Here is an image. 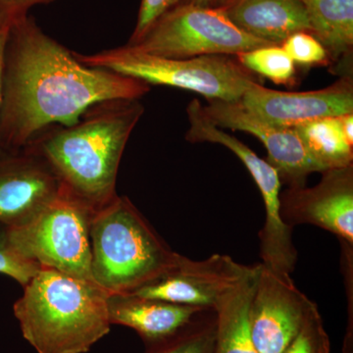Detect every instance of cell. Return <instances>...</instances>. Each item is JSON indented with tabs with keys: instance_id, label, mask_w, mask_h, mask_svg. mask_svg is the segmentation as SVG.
I'll return each instance as SVG.
<instances>
[{
	"instance_id": "obj_1",
	"label": "cell",
	"mask_w": 353,
	"mask_h": 353,
	"mask_svg": "<svg viewBox=\"0 0 353 353\" xmlns=\"http://www.w3.org/2000/svg\"><path fill=\"white\" fill-rule=\"evenodd\" d=\"M150 90L143 81L85 66L31 16H17L4 50L0 148L23 150L46 128L75 124L95 103L141 99Z\"/></svg>"
},
{
	"instance_id": "obj_2",
	"label": "cell",
	"mask_w": 353,
	"mask_h": 353,
	"mask_svg": "<svg viewBox=\"0 0 353 353\" xmlns=\"http://www.w3.org/2000/svg\"><path fill=\"white\" fill-rule=\"evenodd\" d=\"M143 113L139 99L99 102L75 124L46 128L24 148L46 162L63 189L97 211L118 196L121 159Z\"/></svg>"
},
{
	"instance_id": "obj_3",
	"label": "cell",
	"mask_w": 353,
	"mask_h": 353,
	"mask_svg": "<svg viewBox=\"0 0 353 353\" xmlns=\"http://www.w3.org/2000/svg\"><path fill=\"white\" fill-rule=\"evenodd\" d=\"M23 289L14 315L38 353H87L110 332L109 294L95 283L41 268Z\"/></svg>"
},
{
	"instance_id": "obj_4",
	"label": "cell",
	"mask_w": 353,
	"mask_h": 353,
	"mask_svg": "<svg viewBox=\"0 0 353 353\" xmlns=\"http://www.w3.org/2000/svg\"><path fill=\"white\" fill-rule=\"evenodd\" d=\"M90 234L92 279L109 294H132L180 259L127 196H116L94 213Z\"/></svg>"
},
{
	"instance_id": "obj_5",
	"label": "cell",
	"mask_w": 353,
	"mask_h": 353,
	"mask_svg": "<svg viewBox=\"0 0 353 353\" xmlns=\"http://www.w3.org/2000/svg\"><path fill=\"white\" fill-rule=\"evenodd\" d=\"M88 67L108 70L148 85L182 88L208 101H240L256 79L232 55H206L185 59L155 57L132 46L94 53L74 52Z\"/></svg>"
},
{
	"instance_id": "obj_6",
	"label": "cell",
	"mask_w": 353,
	"mask_h": 353,
	"mask_svg": "<svg viewBox=\"0 0 353 353\" xmlns=\"http://www.w3.org/2000/svg\"><path fill=\"white\" fill-rule=\"evenodd\" d=\"M95 212L61 187L31 219L6 228L9 241L21 256L41 268L94 283L90 234Z\"/></svg>"
},
{
	"instance_id": "obj_7",
	"label": "cell",
	"mask_w": 353,
	"mask_h": 353,
	"mask_svg": "<svg viewBox=\"0 0 353 353\" xmlns=\"http://www.w3.org/2000/svg\"><path fill=\"white\" fill-rule=\"evenodd\" d=\"M128 46L155 57L185 59L206 55L236 57L274 44L241 31L223 8L180 3L162 15L138 43Z\"/></svg>"
},
{
	"instance_id": "obj_8",
	"label": "cell",
	"mask_w": 353,
	"mask_h": 353,
	"mask_svg": "<svg viewBox=\"0 0 353 353\" xmlns=\"http://www.w3.org/2000/svg\"><path fill=\"white\" fill-rule=\"evenodd\" d=\"M190 128L185 139L190 143H217L236 155L259 188L265 206V222L259 233L262 265L272 270L292 274L297 252L292 230L281 215V182L277 170L233 134L216 126L204 113L202 104L194 99L187 108Z\"/></svg>"
},
{
	"instance_id": "obj_9",
	"label": "cell",
	"mask_w": 353,
	"mask_h": 353,
	"mask_svg": "<svg viewBox=\"0 0 353 353\" xmlns=\"http://www.w3.org/2000/svg\"><path fill=\"white\" fill-rule=\"evenodd\" d=\"M297 289L290 274L259 264L250 306V325L259 353H284L317 308Z\"/></svg>"
},
{
	"instance_id": "obj_10",
	"label": "cell",
	"mask_w": 353,
	"mask_h": 353,
	"mask_svg": "<svg viewBox=\"0 0 353 353\" xmlns=\"http://www.w3.org/2000/svg\"><path fill=\"white\" fill-rule=\"evenodd\" d=\"M202 108L221 129L248 132L259 139L268 152L267 162L277 170L281 182L289 183L290 187H303L310 174L322 173L323 169L309 154L294 128L260 119L241 101H208V105Z\"/></svg>"
},
{
	"instance_id": "obj_11",
	"label": "cell",
	"mask_w": 353,
	"mask_h": 353,
	"mask_svg": "<svg viewBox=\"0 0 353 353\" xmlns=\"http://www.w3.org/2000/svg\"><path fill=\"white\" fill-rule=\"evenodd\" d=\"M321 174L314 187H290L280 194L283 220L290 228L314 225L352 245L353 164Z\"/></svg>"
},
{
	"instance_id": "obj_12",
	"label": "cell",
	"mask_w": 353,
	"mask_h": 353,
	"mask_svg": "<svg viewBox=\"0 0 353 353\" xmlns=\"http://www.w3.org/2000/svg\"><path fill=\"white\" fill-rule=\"evenodd\" d=\"M248 268L228 255L213 254L199 261L181 255L176 268L132 294L167 303L214 308L221 296Z\"/></svg>"
},
{
	"instance_id": "obj_13",
	"label": "cell",
	"mask_w": 353,
	"mask_h": 353,
	"mask_svg": "<svg viewBox=\"0 0 353 353\" xmlns=\"http://www.w3.org/2000/svg\"><path fill=\"white\" fill-rule=\"evenodd\" d=\"M250 113L283 127L353 113V79L343 76L329 87L308 92H281L255 82L240 99Z\"/></svg>"
},
{
	"instance_id": "obj_14",
	"label": "cell",
	"mask_w": 353,
	"mask_h": 353,
	"mask_svg": "<svg viewBox=\"0 0 353 353\" xmlns=\"http://www.w3.org/2000/svg\"><path fill=\"white\" fill-rule=\"evenodd\" d=\"M60 189L57 176L36 154L0 148V227L24 224Z\"/></svg>"
},
{
	"instance_id": "obj_15",
	"label": "cell",
	"mask_w": 353,
	"mask_h": 353,
	"mask_svg": "<svg viewBox=\"0 0 353 353\" xmlns=\"http://www.w3.org/2000/svg\"><path fill=\"white\" fill-rule=\"evenodd\" d=\"M108 308L111 325L134 330L148 345L175 334L203 309L134 294H109Z\"/></svg>"
},
{
	"instance_id": "obj_16",
	"label": "cell",
	"mask_w": 353,
	"mask_h": 353,
	"mask_svg": "<svg viewBox=\"0 0 353 353\" xmlns=\"http://www.w3.org/2000/svg\"><path fill=\"white\" fill-rule=\"evenodd\" d=\"M223 10L241 31L271 44L281 46L294 32L312 34L301 0H230Z\"/></svg>"
},
{
	"instance_id": "obj_17",
	"label": "cell",
	"mask_w": 353,
	"mask_h": 353,
	"mask_svg": "<svg viewBox=\"0 0 353 353\" xmlns=\"http://www.w3.org/2000/svg\"><path fill=\"white\" fill-rule=\"evenodd\" d=\"M259 264L250 266L243 276L215 304L214 353H259L250 325V306Z\"/></svg>"
},
{
	"instance_id": "obj_18",
	"label": "cell",
	"mask_w": 353,
	"mask_h": 353,
	"mask_svg": "<svg viewBox=\"0 0 353 353\" xmlns=\"http://www.w3.org/2000/svg\"><path fill=\"white\" fill-rule=\"evenodd\" d=\"M312 34L328 50L331 60L350 54L353 48V0H301Z\"/></svg>"
},
{
	"instance_id": "obj_19",
	"label": "cell",
	"mask_w": 353,
	"mask_h": 353,
	"mask_svg": "<svg viewBox=\"0 0 353 353\" xmlns=\"http://www.w3.org/2000/svg\"><path fill=\"white\" fill-rule=\"evenodd\" d=\"M292 128L323 171L352 165L353 145L341 131L338 116L309 121Z\"/></svg>"
},
{
	"instance_id": "obj_20",
	"label": "cell",
	"mask_w": 353,
	"mask_h": 353,
	"mask_svg": "<svg viewBox=\"0 0 353 353\" xmlns=\"http://www.w3.org/2000/svg\"><path fill=\"white\" fill-rule=\"evenodd\" d=\"M216 313L203 308L175 334L148 345L145 353H214Z\"/></svg>"
},
{
	"instance_id": "obj_21",
	"label": "cell",
	"mask_w": 353,
	"mask_h": 353,
	"mask_svg": "<svg viewBox=\"0 0 353 353\" xmlns=\"http://www.w3.org/2000/svg\"><path fill=\"white\" fill-rule=\"evenodd\" d=\"M236 57L248 71L264 77L276 85H292L296 81V64L284 48L277 44L246 51Z\"/></svg>"
},
{
	"instance_id": "obj_22",
	"label": "cell",
	"mask_w": 353,
	"mask_h": 353,
	"mask_svg": "<svg viewBox=\"0 0 353 353\" xmlns=\"http://www.w3.org/2000/svg\"><path fill=\"white\" fill-rule=\"evenodd\" d=\"M294 64L304 66L327 65L332 61L328 50L309 32L290 34L281 44Z\"/></svg>"
},
{
	"instance_id": "obj_23",
	"label": "cell",
	"mask_w": 353,
	"mask_h": 353,
	"mask_svg": "<svg viewBox=\"0 0 353 353\" xmlns=\"http://www.w3.org/2000/svg\"><path fill=\"white\" fill-rule=\"evenodd\" d=\"M41 267L21 256L9 241L6 228L0 227V274L24 287Z\"/></svg>"
},
{
	"instance_id": "obj_24",
	"label": "cell",
	"mask_w": 353,
	"mask_h": 353,
	"mask_svg": "<svg viewBox=\"0 0 353 353\" xmlns=\"http://www.w3.org/2000/svg\"><path fill=\"white\" fill-rule=\"evenodd\" d=\"M284 353H330V341L318 307L308 316L296 338Z\"/></svg>"
},
{
	"instance_id": "obj_25",
	"label": "cell",
	"mask_w": 353,
	"mask_h": 353,
	"mask_svg": "<svg viewBox=\"0 0 353 353\" xmlns=\"http://www.w3.org/2000/svg\"><path fill=\"white\" fill-rule=\"evenodd\" d=\"M181 2L182 0H141L136 27L127 44L138 43L162 15Z\"/></svg>"
},
{
	"instance_id": "obj_26",
	"label": "cell",
	"mask_w": 353,
	"mask_h": 353,
	"mask_svg": "<svg viewBox=\"0 0 353 353\" xmlns=\"http://www.w3.org/2000/svg\"><path fill=\"white\" fill-rule=\"evenodd\" d=\"M55 1L57 0H0V11L15 18L28 14L32 7L44 6Z\"/></svg>"
},
{
	"instance_id": "obj_27",
	"label": "cell",
	"mask_w": 353,
	"mask_h": 353,
	"mask_svg": "<svg viewBox=\"0 0 353 353\" xmlns=\"http://www.w3.org/2000/svg\"><path fill=\"white\" fill-rule=\"evenodd\" d=\"M14 18L9 14L0 11V110L2 104V74H3V57L4 50L7 38H8L9 30Z\"/></svg>"
},
{
	"instance_id": "obj_28",
	"label": "cell",
	"mask_w": 353,
	"mask_h": 353,
	"mask_svg": "<svg viewBox=\"0 0 353 353\" xmlns=\"http://www.w3.org/2000/svg\"><path fill=\"white\" fill-rule=\"evenodd\" d=\"M338 119L341 131L347 141L353 145V113L343 114L338 116Z\"/></svg>"
},
{
	"instance_id": "obj_29",
	"label": "cell",
	"mask_w": 353,
	"mask_h": 353,
	"mask_svg": "<svg viewBox=\"0 0 353 353\" xmlns=\"http://www.w3.org/2000/svg\"><path fill=\"white\" fill-rule=\"evenodd\" d=\"M230 0H182L181 3L192 6L210 7V8H224Z\"/></svg>"
}]
</instances>
